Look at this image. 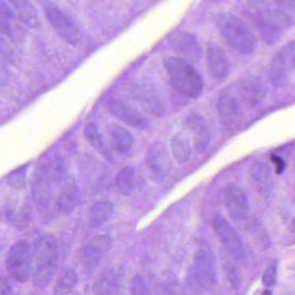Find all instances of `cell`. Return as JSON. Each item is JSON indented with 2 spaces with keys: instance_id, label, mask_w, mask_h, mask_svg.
Returning a JSON list of instances; mask_svg holds the SVG:
<instances>
[{
  "instance_id": "obj_1",
  "label": "cell",
  "mask_w": 295,
  "mask_h": 295,
  "mask_svg": "<svg viewBox=\"0 0 295 295\" xmlns=\"http://www.w3.org/2000/svg\"><path fill=\"white\" fill-rule=\"evenodd\" d=\"M216 24L223 39L230 47L243 55L251 54L256 47V38L240 18L230 13H221Z\"/></svg>"
},
{
  "instance_id": "obj_2",
  "label": "cell",
  "mask_w": 295,
  "mask_h": 295,
  "mask_svg": "<svg viewBox=\"0 0 295 295\" xmlns=\"http://www.w3.org/2000/svg\"><path fill=\"white\" fill-rule=\"evenodd\" d=\"M33 259L36 266L32 271L33 284L38 288H45L53 279L58 260V245L55 237L45 235L35 244Z\"/></svg>"
},
{
  "instance_id": "obj_3",
  "label": "cell",
  "mask_w": 295,
  "mask_h": 295,
  "mask_svg": "<svg viewBox=\"0 0 295 295\" xmlns=\"http://www.w3.org/2000/svg\"><path fill=\"white\" fill-rule=\"evenodd\" d=\"M165 66L171 85L183 95L197 98L202 93V77L191 64L178 57H166Z\"/></svg>"
},
{
  "instance_id": "obj_4",
  "label": "cell",
  "mask_w": 295,
  "mask_h": 295,
  "mask_svg": "<svg viewBox=\"0 0 295 295\" xmlns=\"http://www.w3.org/2000/svg\"><path fill=\"white\" fill-rule=\"evenodd\" d=\"M255 25L263 41L273 45L293 25L292 17L279 8H265L255 15Z\"/></svg>"
},
{
  "instance_id": "obj_5",
  "label": "cell",
  "mask_w": 295,
  "mask_h": 295,
  "mask_svg": "<svg viewBox=\"0 0 295 295\" xmlns=\"http://www.w3.org/2000/svg\"><path fill=\"white\" fill-rule=\"evenodd\" d=\"M32 254L31 246L25 241H17L11 247L7 264L10 274L19 282H26L32 275Z\"/></svg>"
},
{
  "instance_id": "obj_6",
  "label": "cell",
  "mask_w": 295,
  "mask_h": 295,
  "mask_svg": "<svg viewBox=\"0 0 295 295\" xmlns=\"http://www.w3.org/2000/svg\"><path fill=\"white\" fill-rule=\"evenodd\" d=\"M294 64V42L291 41L276 53L270 63L268 76L271 83L279 88L288 83Z\"/></svg>"
},
{
  "instance_id": "obj_7",
  "label": "cell",
  "mask_w": 295,
  "mask_h": 295,
  "mask_svg": "<svg viewBox=\"0 0 295 295\" xmlns=\"http://www.w3.org/2000/svg\"><path fill=\"white\" fill-rule=\"evenodd\" d=\"M167 43L178 58L189 64L198 63L202 58V46L197 37L191 33L177 30L167 36Z\"/></svg>"
},
{
  "instance_id": "obj_8",
  "label": "cell",
  "mask_w": 295,
  "mask_h": 295,
  "mask_svg": "<svg viewBox=\"0 0 295 295\" xmlns=\"http://www.w3.org/2000/svg\"><path fill=\"white\" fill-rule=\"evenodd\" d=\"M45 16L58 35L71 45H78L82 39L79 27L63 10L55 5L45 7Z\"/></svg>"
},
{
  "instance_id": "obj_9",
  "label": "cell",
  "mask_w": 295,
  "mask_h": 295,
  "mask_svg": "<svg viewBox=\"0 0 295 295\" xmlns=\"http://www.w3.org/2000/svg\"><path fill=\"white\" fill-rule=\"evenodd\" d=\"M193 278L197 284L205 289H211L217 282L216 262L213 254L207 248H201L194 257Z\"/></svg>"
},
{
  "instance_id": "obj_10",
  "label": "cell",
  "mask_w": 295,
  "mask_h": 295,
  "mask_svg": "<svg viewBox=\"0 0 295 295\" xmlns=\"http://www.w3.org/2000/svg\"><path fill=\"white\" fill-rule=\"evenodd\" d=\"M146 168L153 179L162 181L171 172V155L165 144L155 142L150 146L146 157Z\"/></svg>"
},
{
  "instance_id": "obj_11",
  "label": "cell",
  "mask_w": 295,
  "mask_h": 295,
  "mask_svg": "<svg viewBox=\"0 0 295 295\" xmlns=\"http://www.w3.org/2000/svg\"><path fill=\"white\" fill-rule=\"evenodd\" d=\"M212 225L220 241H222L229 254L237 260L242 259L245 255L244 247L235 228L220 215L213 217Z\"/></svg>"
},
{
  "instance_id": "obj_12",
  "label": "cell",
  "mask_w": 295,
  "mask_h": 295,
  "mask_svg": "<svg viewBox=\"0 0 295 295\" xmlns=\"http://www.w3.org/2000/svg\"><path fill=\"white\" fill-rule=\"evenodd\" d=\"M112 239L110 235H97L93 238L83 247L81 252V260L88 271H93L98 266L102 257L110 250Z\"/></svg>"
},
{
  "instance_id": "obj_13",
  "label": "cell",
  "mask_w": 295,
  "mask_h": 295,
  "mask_svg": "<svg viewBox=\"0 0 295 295\" xmlns=\"http://www.w3.org/2000/svg\"><path fill=\"white\" fill-rule=\"evenodd\" d=\"M109 112L124 123L141 130L149 129L150 121L136 108L120 100H110L108 102Z\"/></svg>"
},
{
  "instance_id": "obj_14",
  "label": "cell",
  "mask_w": 295,
  "mask_h": 295,
  "mask_svg": "<svg viewBox=\"0 0 295 295\" xmlns=\"http://www.w3.org/2000/svg\"><path fill=\"white\" fill-rule=\"evenodd\" d=\"M225 207L230 216L237 220L247 218L249 213V203L247 195L241 187L229 184L223 193Z\"/></svg>"
},
{
  "instance_id": "obj_15",
  "label": "cell",
  "mask_w": 295,
  "mask_h": 295,
  "mask_svg": "<svg viewBox=\"0 0 295 295\" xmlns=\"http://www.w3.org/2000/svg\"><path fill=\"white\" fill-rule=\"evenodd\" d=\"M207 65L213 79L222 82L229 75V64L224 51L218 45L210 42L207 46Z\"/></svg>"
},
{
  "instance_id": "obj_16",
  "label": "cell",
  "mask_w": 295,
  "mask_h": 295,
  "mask_svg": "<svg viewBox=\"0 0 295 295\" xmlns=\"http://www.w3.org/2000/svg\"><path fill=\"white\" fill-rule=\"evenodd\" d=\"M217 110L222 126L228 131H235L241 124V108L235 97L224 95L218 99Z\"/></svg>"
},
{
  "instance_id": "obj_17",
  "label": "cell",
  "mask_w": 295,
  "mask_h": 295,
  "mask_svg": "<svg viewBox=\"0 0 295 295\" xmlns=\"http://www.w3.org/2000/svg\"><path fill=\"white\" fill-rule=\"evenodd\" d=\"M185 126L193 135L194 146L197 152L207 150L211 140V133L204 118L196 113L190 114L185 120Z\"/></svg>"
},
{
  "instance_id": "obj_18",
  "label": "cell",
  "mask_w": 295,
  "mask_h": 295,
  "mask_svg": "<svg viewBox=\"0 0 295 295\" xmlns=\"http://www.w3.org/2000/svg\"><path fill=\"white\" fill-rule=\"evenodd\" d=\"M79 201V192L76 182L68 176L60 184V190L57 197V209L64 214L72 212Z\"/></svg>"
},
{
  "instance_id": "obj_19",
  "label": "cell",
  "mask_w": 295,
  "mask_h": 295,
  "mask_svg": "<svg viewBox=\"0 0 295 295\" xmlns=\"http://www.w3.org/2000/svg\"><path fill=\"white\" fill-rule=\"evenodd\" d=\"M52 181L42 164L38 168L32 185V198L38 205L44 206L50 203L52 197Z\"/></svg>"
},
{
  "instance_id": "obj_20",
  "label": "cell",
  "mask_w": 295,
  "mask_h": 295,
  "mask_svg": "<svg viewBox=\"0 0 295 295\" xmlns=\"http://www.w3.org/2000/svg\"><path fill=\"white\" fill-rule=\"evenodd\" d=\"M112 146L121 155L130 157L133 154V137L125 127L114 124L109 129Z\"/></svg>"
},
{
  "instance_id": "obj_21",
  "label": "cell",
  "mask_w": 295,
  "mask_h": 295,
  "mask_svg": "<svg viewBox=\"0 0 295 295\" xmlns=\"http://www.w3.org/2000/svg\"><path fill=\"white\" fill-rule=\"evenodd\" d=\"M240 95L245 104L255 107L263 101L266 96V89L256 80H245L240 86Z\"/></svg>"
},
{
  "instance_id": "obj_22",
  "label": "cell",
  "mask_w": 295,
  "mask_h": 295,
  "mask_svg": "<svg viewBox=\"0 0 295 295\" xmlns=\"http://www.w3.org/2000/svg\"><path fill=\"white\" fill-rule=\"evenodd\" d=\"M12 5L13 12L18 14L24 24L31 28H39L41 26V19L36 7L31 2L26 0H13L9 2Z\"/></svg>"
},
{
  "instance_id": "obj_23",
  "label": "cell",
  "mask_w": 295,
  "mask_h": 295,
  "mask_svg": "<svg viewBox=\"0 0 295 295\" xmlns=\"http://www.w3.org/2000/svg\"><path fill=\"white\" fill-rule=\"evenodd\" d=\"M251 179L259 190H267L272 185V171L269 165L263 161H256L250 166Z\"/></svg>"
},
{
  "instance_id": "obj_24",
  "label": "cell",
  "mask_w": 295,
  "mask_h": 295,
  "mask_svg": "<svg viewBox=\"0 0 295 295\" xmlns=\"http://www.w3.org/2000/svg\"><path fill=\"white\" fill-rule=\"evenodd\" d=\"M43 165L52 183L60 184L68 177L66 162L59 154L51 157Z\"/></svg>"
},
{
  "instance_id": "obj_25",
  "label": "cell",
  "mask_w": 295,
  "mask_h": 295,
  "mask_svg": "<svg viewBox=\"0 0 295 295\" xmlns=\"http://www.w3.org/2000/svg\"><path fill=\"white\" fill-rule=\"evenodd\" d=\"M113 203L108 201H100L93 204L89 210V218L90 224L99 227L107 222L114 213Z\"/></svg>"
},
{
  "instance_id": "obj_26",
  "label": "cell",
  "mask_w": 295,
  "mask_h": 295,
  "mask_svg": "<svg viewBox=\"0 0 295 295\" xmlns=\"http://www.w3.org/2000/svg\"><path fill=\"white\" fill-rule=\"evenodd\" d=\"M171 152L175 159L179 163H185L191 155V146L188 137L184 133H177L171 141Z\"/></svg>"
},
{
  "instance_id": "obj_27",
  "label": "cell",
  "mask_w": 295,
  "mask_h": 295,
  "mask_svg": "<svg viewBox=\"0 0 295 295\" xmlns=\"http://www.w3.org/2000/svg\"><path fill=\"white\" fill-rule=\"evenodd\" d=\"M84 135L89 144L96 151H98L108 160H113V156L110 152V150L108 149V146L103 140L102 134L95 124L89 123L86 126L85 129H84Z\"/></svg>"
},
{
  "instance_id": "obj_28",
  "label": "cell",
  "mask_w": 295,
  "mask_h": 295,
  "mask_svg": "<svg viewBox=\"0 0 295 295\" xmlns=\"http://www.w3.org/2000/svg\"><path fill=\"white\" fill-rule=\"evenodd\" d=\"M78 282L76 272L71 268L64 270L57 279L53 290V295H68L72 292Z\"/></svg>"
},
{
  "instance_id": "obj_29",
  "label": "cell",
  "mask_w": 295,
  "mask_h": 295,
  "mask_svg": "<svg viewBox=\"0 0 295 295\" xmlns=\"http://www.w3.org/2000/svg\"><path fill=\"white\" fill-rule=\"evenodd\" d=\"M115 184L117 190L121 195L127 196L133 192L134 189V171L130 166L124 167L118 173Z\"/></svg>"
},
{
  "instance_id": "obj_30",
  "label": "cell",
  "mask_w": 295,
  "mask_h": 295,
  "mask_svg": "<svg viewBox=\"0 0 295 295\" xmlns=\"http://www.w3.org/2000/svg\"><path fill=\"white\" fill-rule=\"evenodd\" d=\"M14 12L8 3L0 0V33L9 35L13 30Z\"/></svg>"
},
{
  "instance_id": "obj_31",
  "label": "cell",
  "mask_w": 295,
  "mask_h": 295,
  "mask_svg": "<svg viewBox=\"0 0 295 295\" xmlns=\"http://www.w3.org/2000/svg\"><path fill=\"white\" fill-rule=\"evenodd\" d=\"M137 99L143 108H146L148 112L156 116H162L164 114V108L162 107L161 102L154 95L140 93L137 95Z\"/></svg>"
},
{
  "instance_id": "obj_32",
  "label": "cell",
  "mask_w": 295,
  "mask_h": 295,
  "mask_svg": "<svg viewBox=\"0 0 295 295\" xmlns=\"http://www.w3.org/2000/svg\"><path fill=\"white\" fill-rule=\"evenodd\" d=\"M223 271L225 273L226 279L229 283V285H231L232 288L235 290L240 288L241 285V276L235 264L229 260H224Z\"/></svg>"
},
{
  "instance_id": "obj_33",
  "label": "cell",
  "mask_w": 295,
  "mask_h": 295,
  "mask_svg": "<svg viewBox=\"0 0 295 295\" xmlns=\"http://www.w3.org/2000/svg\"><path fill=\"white\" fill-rule=\"evenodd\" d=\"M27 165H23L21 167L16 169L15 171L10 173L7 180L8 184L16 190H22L26 187V175H27Z\"/></svg>"
},
{
  "instance_id": "obj_34",
  "label": "cell",
  "mask_w": 295,
  "mask_h": 295,
  "mask_svg": "<svg viewBox=\"0 0 295 295\" xmlns=\"http://www.w3.org/2000/svg\"><path fill=\"white\" fill-rule=\"evenodd\" d=\"M15 61V51L13 45L3 36L0 35V64H13Z\"/></svg>"
},
{
  "instance_id": "obj_35",
  "label": "cell",
  "mask_w": 295,
  "mask_h": 295,
  "mask_svg": "<svg viewBox=\"0 0 295 295\" xmlns=\"http://www.w3.org/2000/svg\"><path fill=\"white\" fill-rule=\"evenodd\" d=\"M278 273V263L276 260H273L269 266L266 267L262 277V282L266 287H272L275 285Z\"/></svg>"
},
{
  "instance_id": "obj_36",
  "label": "cell",
  "mask_w": 295,
  "mask_h": 295,
  "mask_svg": "<svg viewBox=\"0 0 295 295\" xmlns=\"http://www.w3.org/2000/svg\"><path fill=\"white\" fill-rule=\"evenodd\" d=\"M132 295H150L149 290L145 280L140 275H135L131 285Z\"/></svg>"
},
{
  "instance_id": "obj_37",
  "label": "cell",
  "mask_w": 295,
  "mask_h": 295,
  "mask_svg": "<svg viewBox=\"0 0 295 295\" xmlns=\"http://www.w3.org/2000/svg\"><path fill=\"white\" fill-rule=\"evenodd\" d=\"M12 78V75L6 65L0 64V87L8 85Z\"/></svg>"
},
{
  "instance_id": "obj_38",
  "label": "cell",
  "mask_w": 295,
  "mask_h": 295,
  "mask_svg": "<svg viewBox=\"0 0 295 295\" xmlns=\"http://www.w3.org/2000/svg\"><path fill=\"white\" fill-rule=\"evenodd\" d=\"M271 161L273 162V164H275L276 168L275 171L277 174H281L283 171H285V163L283 159H281L279 156L273 154L270 157Z\"/></svg>"
},
{
  "instance_id": "obj_39",
  "label": "cell",
  "mask_w": 295,
  "mask_h": 295,
  "mask_svg": "<svg viewBox=\"0 0 295 295\" xmlns=\"http://www.w3.org/2000/svg\"><path fill=\"white\" fill-rule=\"evenodd\" d=\"M263 295H270V292H267V291H266V292H263Z\"/></svg>"
}]
</instances>
